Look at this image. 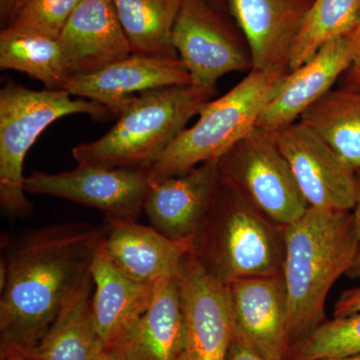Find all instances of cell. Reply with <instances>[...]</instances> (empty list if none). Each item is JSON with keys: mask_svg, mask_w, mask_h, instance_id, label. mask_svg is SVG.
I'll return each instance as SVG.
<instances>
[{"mask_svg": "<svg viewBox=\"0 0 360 360\" xmlns=\"http://www.w3.org/2000/svg\"><path fill=\"white\" fill-rule=\"evenodd\" d=\"M300 122L360 172V86L331 89L300 116Z\"/></svg>", "mask_w": 360, "mask_h": 360, "instance_id": "7402d4cb", "label": "cell"}, {"mask_svg": "<svg viewBox=\"0 0 360 360\" xmlns=\"http://www.w3.org/2000/svg\"><path fill=\"white\" fill-rule=\"evenodd\" d=\"M227 360H267L234 336Z\"/></svg>", "mask_w": 360, "mask_h": 360, "instance_id": "4dcf8cb0", "label": "cell"}, {"mask_svg": "<svg viewBox=\"0 0 360 360\" xmlns=\"http://www.w3.org/2000/svg\"><path fill=\"white\" fill-rule=\"evenodd\" d=\"M245 35L252 70H290L291 51L309 13V0H227Z\"/></svg>", "mask_w": 360, "mask_h": 360, "instance_id": "e0dca14e", "label": "cell"}, {"mask_svg": "<svg viewBox=\"0 0 360 360\" xmlns=\"http://www.w3.org/2000/svg\"><path fill=\"white\" fill-rule=\"evenodd\" d=\"M58 39L70 77L96 72L132 53L112 0H82Z\"/></svg>", "mask_w": 360, "mask_h": 360, "instance_id": "ac0fdd59", "label": "cell"}, {"mask_svg": "<svg viewBox=\"0 0 360 360\" xmlns=\"http://www.w3.org/2000/svg\"><path fill=\"white\" fill-rule=\"evenodd\" d=\"M360 312V286L341 293L335 304L333 316L343 317Z\"/></svg>", "mask_w": 360, "mask_h": 360, "instance_id": "f1b7e54d", "label": "cell"}, {"mask_svg": "<svg viewBox=\"0 0 360 360\" xmlns=\"http://www.w3.org/2000/svg\"><path fill=\"white\" fill-rule=\"evenodd\" d=\"M319 360H360V354L348 355V356L331 357V359H324Z\"/></svg>", "mask_w": 360, "mask_h": 360, "instance_id": "836d02e7", "label": "cell"}, {"mask_svg": "<svg viewBox=\"0 0 360 360\" xmlns=\"http://www.w3.org/2000/svg\"><path fill=\"white\" fill-rule=\"evenodd\" d=\"M179 283L186 319V345L179 360H227L234 338L227 285L193 251L182 262Z\"/></svg>", "mask_w": 360, "mask_h": 360, "instance_id": "8fae6325", "label": "cell"}, {"mask_svg": "<svg viewBox=\"0 0 360 360\" xmlns=\"http://www.w3.org/2000/svg\"><path fill=\"white\" fill-rule=\"evenodd\" d=\"M271 132L309 207L352 210L356 172L328 143L300 122Z\"/></svg>", "mask_w": 360, "mask_h": 360, "instance_id": "30bf717a", "label": "cell"}, {"mask_svg": "<svg viewBox=\"0 0 360 360\" xmlns=\"http://www.w3.org/2000/svg\"><path fill=\"white\" fill-rule=\"evenodd\" d=\"M215 87L174 85L132 97L112 129L72 149L77 165L110 168L148 167L212 101Z\"/></svg>", "mask_w": 360, "mask_h": 360, "instance_id": "3957f363", "label": "cell"}, {"mask_svg": "<svg viewBox=\"0 0 360 360\" xmlns=\"http://www.w3.org/2000/svg\"><path fill=\"white\" fill-rule=\"evenodd\" d=\"M360 354V312L324 321L291 345L285 360H319Z\"/></svg>", "mask_w": 360, "mask_h": 360, "instance_id": "484cf974", "label": "cell"}, {"mask_svg": "<svg viewBox=\"0 0 360 360\" xmlns=\"http://www.w3.org/2000/svg\"><path fill=\"white\" fill-rule=\"evenodd\" d=\"M186 84H193L179 58L131 53L96 72L71 77L63 90L101 104L118 116L136 94Z\"/></svg>", "mask_w": 360, "mask_h": 360, "instance_id": "4fadbf2b", "label": "cell"}, {"mask_svg": "<svg viewBox=\"0 0 360 360\" xmlns=\"http://www.w3.org/2000/svg\"><path fill=\"white\" fill-rule=\"evenodd\" d=\"M186 338V314L177 276L153 284L148 309L113 348L127 360H179Z\"/></svg>", "mask_w": 360, "mask_h": 360, "instance_id": "d6986e66", "label": "cell"}, {"mask_svg": "<svg viewBox=\"0 0 360 360\" xmlns=\"http://www.w3.org/2000/svg\"><path fill=\"white\" fill-rule=\"evenodd\" d=\"M148 167L77 165L60 174L34 170L25 177V193L65 198L98 208L106 217L136 219L144 210L149 187Z\"/></svg>", "mask_w": 360, "mask_h": 360, "instance_id": "ba28073f", "label": "cell"}, {"mask_svg": "<svg viewBox=\"0 0 360 360\" xmlns=\"http://www.w3.org/2000/svg\"><path fill=\"white\" fill-rule=\"evenodd\" d=\"M172 44L198 86L215 87L225 75L252 70L248 49L205 0H181Z\"/></svg>", "mask_w": 360, "mask_h": 360, "instance_id": "9c48e42d", "label": "cell"}, {"mask_svg": "<svg viewBox=\"0 0 360 360\" xmlns=\"http://www.w3.org/2000/svg\"><path fill=\"white\" fill-rule=\"evenodd\" d=\"M70 96L65 90H32L13 84L0 90V205L6 214L26 217L32 212L23 186V162L51 123L77 113L96 118L110 113L101 104Z\"/></svg>", "mask_w": 360, "mask_h": 360, "instance_id": "8992f818", "label": "cell"}, {"mask_svg": "<svg viewBox=\"0 0 360 360\" xmlns=\"http://www.w3.org/2000/svg\"><path fill=\"white\" fill-rule=\"evenodd\" d=\"M352 58L347 35L324 44L309 60L279 80L260 113L257 127L274 131L296 122L333 89L336 80L349 68Z\"/></svg>", "mask_w": 360, "mask_h": 360, "instance_id": "2e32d148", "label": "cell"}, {"mask_svg": "<svg viewBox=\"0 0 360 360\" xmlns=\"http://www.w3.org/2000/svg\"><path fill=\"white\" fill-rule=\"evenodd\" d=\"M356 200L352 208V217H354L355 236L357 239V252L354 264L347 274V276L350 278L360 277V172H356Z\"/></svg>", "mask_w": 360, "mask_h": 360, "instance_id": "f546056e", "label": "cell"}, {"mask_svg": "<svg viewBox=\"0 0 360 360\" xmlns=\"http://www.w3.org/2000/svg\"><path fill=\"white\" fill-rule=\"evenodd\" d=\"M90 271L96 329L106 347H113L148 309L153 284L139 283L125 276L101 250V243Z\"/></svg>", "mask_w": 360, "mask_h": 360, "instance_id": "ffe728a7", "label": "cell"}, {"mask_svg": "<svg viewBox=\"0 0 360 360\" xmlns=\"http://www.w3.org/2000/svg\"><path fill=\"white\" fill-rule=\"evenodd\" d=\"M201 264L225 285L283 274L285 226L265 217L221 181L212 210L194 236Z\"/></svg>", "mask_w": 360, "mask_h": 360, "instance_id": "277c9868", "label": "cell"}, {"mask_svg": "<svg viewBox=\"0 0 360 360\" xmlns=\"http://www.w3.org/2000/svg\"><path fill=\"white\" fill-rule=\"evenodd\" d=\"M82 0H13L6 13L4 30L37 33L58 39L63 26Z\"/></svg>", "mask_w": 360, "mask_h": 360, "instance_id": "4316f807", "label": "cell"}, {"mask_svg": "<svg viewBox=\"0 0 360 360\" xmlns=\"http://www.w3.org/2000/svg\"><path fill=\"white\" fill-rule=\"evenodd\" d=\"M132 53L179 58L172 32L181 0H112Z\"/></svg>", "mask_w": 360, "mask_h": 360, "instance_id": "603a6c76", "label": "cell"}, {"mask_svg": "<svg viewBox=\"0 0 360 360\" xmlns=\"http://www.w3.org/2000/svg\"><path fill=\"white\" fill-rule=\"evenodd\" d=\"M360 0H312L293 45L290 70L309 60L324 44L347 35L359 15Z\"/></svg>", "mask_w": 360, "mask_h": 360, "instance_id": "d4e9b609", "label": "cell"}, {"mask_svg": "<svg viewBox=\"0 0 360 360\" xmlns=\"http://www.w3.org/2000/svg\"><path fill=\"white\" fill-rule=\"evenodd\" d=\"M104 227L86 222L47 225L14 243L1 288L2 352L32 347L66 300L91 274Z\"/></svg>", "mask_w": 360, "mask_h": 360, "instance_id": "6da1fadb", "label": "cell"}, {"mask_svg": "<svg viewBox=\"0 0 360 360\" xmlns=\"http://www.w3.org/2000/svg\"><path fill=\"white\" fill-rule=\"evenodd\" d=\"M221 181L258 212L288 226L309 208L269 130L255 127L219 160Z\"/></svg>", "mask_w": 360, "mask_h": 360, "instance_id": "52a82bcc", "label": "cell"}, {"mask_svg": "<svg viewBox=\"0 0 360 360\" xmlns=\"http://www.w3.org/2000/svg\"><path fill=\"white\" fill-rule=\"evenodd\" d=\"M234 336L267 360H285L288 303L283 274L227 284Z\"/></svg>", "mask_w": 360, "mask_h": 360, "instance_id": "7c38bea8", "label": "cell"}, {"mask_svg": "<svg viewBox=\"0 0 360 360\" xmlns=\"http://www.w3.org/2000/svg\"><path fill=\"white\" fill-rule=\"evenodd\" d=\"M356 252L352 210L309 207L285 226L283 276L290 347L324 321L329 291L347 276Z\"/></svg>", "mask_w": 360, "mask_h": 360, "instance_id": "7a4b0ae2", "label": "cell"}, {"mask_svg": "<svg viewBox=\"0 0 360 360\" xmlns=\"http://www.w3.org/2000/svg\"><path fill=\"white\" fill-rule=\"evenodd\" d=\"M2 354H4L6 360H30L22 352L18 349H14V348L6 350V352H2Z\"/></svg>", "mask_w": 360, "mask_h": 360, "instance_id": "d6a6232c", "label": "cell"}, {"mask_svg": "<svg viewBox=\"0 0 360 360\" xmlns=\"http://www.w3.org/2000/svg\"><path fill=\"white\" fill-rule=\"evenodd\" d=\"M91 274L59 310L34 345L21 348L30 360H96L106 345L97 331L92 314ZM18 349V348H14Z\"/></svg>", "mask_w": 360, "mask_h": 360, "instance_id": "44dd1931", "label": "cell"}, {"mask_svg": "<svg viewBox=\"0 0 360 360\" xmlns=\"http://www.w3.org/2000/svg\"><path fill=\"white\" fill-rule=\"evenodd\" d=\"M205 1H210V2H219V0H205Z\"/></svg>", "mask_w": 360, "mask_h": 360, "instance_id": "e575fe53", "label": "cell"}, {"mask_svg": "<svg viewBox=\"0 0 360 360\" xmlns=\"http://www.w3.org/2000/svg\"><path fill=\"white\" fill-rule=\"evenodd\" d=\"M286 68L251 70L233 89L208 101L198 122L186 127L150 165V184L188 172L206 161L219 160L257 127L260 113Z\"/></svg>", "mask_w": 360, "mask_h": 360, "instance_id": "5b68a950", "label": "cell"}, {"mask_svg": "<svg viewBox=\"0 0 360 360\" xmlns=\"http://www.w3.org/2000/svg\"><path fill=\"white\" fill-rule=\"evenodd\" d=\"M96 360H127V359L116 348L105 347Z\"/></svg>", "mask_w": 360, "mask_h": 360, "instance_id": "1f68e13d", "label": "cell"}, {"mask_svg": "<svg viewBox=\"0 0 360 360\" xmlns=\"http://www.w3.org/2000/svg\"><path fill=\"white\" fill-rule=\"evenodd\" d=\"M101 250L125 276L155 284L179 276L184 257L194 250V238L172 239L136 219L106 217Z\"/></svg>", "mask_w": 360, "mask_h": 360, "instance_id": "5bb4252c", "label": "cell"}, {"mask_svg": "<svg viewBox=\"0 0 360 360\" xmlns=\"http://www.w3.org/2000/svg\"><path fill=\"white\" fill-rule=\"evenodd\" d=\"M354 52L352 65L345 72V84L360 86V7L354 25L347 33Z\"/></svg>", "mask_w": 360, "mask_h": 360, "instance_id": "83f0119b", "label": "cell"}, {"mask_svg": "<svg viewBox=\"0 0 360 360\" xmlns=\"http://www.w3.org/2000/svg\"><path fill=\"white\" fill-rule=\"evenodd\" d=\"M0 68L26 73L46 89L63 90L70 78L58 39L37 33L2 30Z\"/></svg>", "mask_w": 360, "mask_h": 360, "instance_id": "cb8c5ba5", "label": "cell"}, {"mask_svg": "<svg viewBox=\"0 0 360 360\" xmlns=\"http://www.w3.org/2000/svg\"><path fill=\"white\" fill-rule=\"evenodd\" d=\"M221 186L219 160L151 184L144 212L151 226L172 239L194 238Z\"/></svg>", "mask_w": 360, "mask_h": 360, "instance_id": "9a60e30c", "label": "cell"}]
</instances>
